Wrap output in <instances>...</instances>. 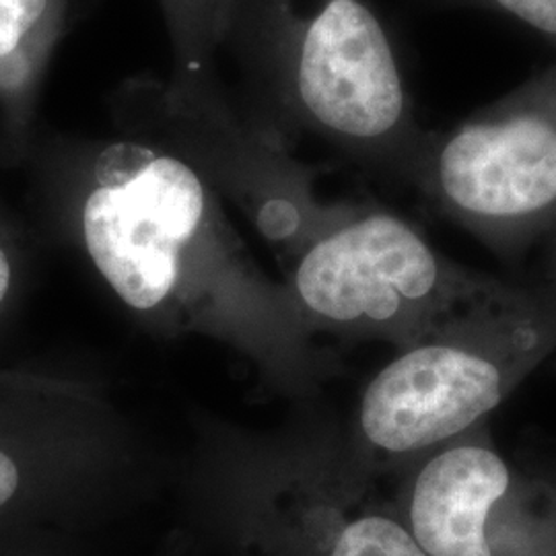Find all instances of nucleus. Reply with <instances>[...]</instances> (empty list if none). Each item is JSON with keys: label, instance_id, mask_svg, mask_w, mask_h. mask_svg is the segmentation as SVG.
Returning <instances> with one entry per match:
<instances>
[{"label": "nucleus", "instance_id": "11", "mask_svg": "<svg viewBox=\"0 0 556 556\" xmlns=\"http://www.w3.org/2000/svg\"><path fill=\"white\" fill-rule=\"evenodd\" d=\"M179 2H181V0H172L174 15H178ZM211 4H213L215 17H217L220 25H227V23L231 21V15H233V4H236V0H211Z\"/></svg>", "mask_w": 556, "mask_h": 556}, {"label": "nucleus", "instance_id": "2", "mask_svg": "<svg viewBox=\"0 0 556 556\" xmlns=\"http://www.w3.org/2000/svg\"><path fill=\"white\" fill-rule=\"evenodd\" d=\"M556 353V291L516 299L406 346L361 402L358 427L383 456L417 462L484 425Z\"/></svg>", "mask_w": 556, "mask_h": 556}, {"label": "nucleus", "instance_id": "9", "mask_svg": "<svg viewBox=\"0 0 556 556\" xmlns=\"http://www.w3.org/2000/svg\"><path fill=\"white\" fill-rule=\"evenodd\" d=\"M439 2L497 11L556 41V0H439Z\"/></svg>", "mask_w": 556, "mask_h": 556}, {"label": "nucleus", "instance_id": "7", "mask_svg": "<svg viewBox=\"0 0 556 556\" xmlns=\"http://www.w3.org/2000/svg\"><path fill=\"white\" fill-rule=\"evenodd\" d=\"M326 556H429L394 517L361 511L334 523Z\"/></svg>", "mask_w": 556, "mask_h": 556}, {"label": "nucleus", "instance_id": "5", "mask_svg": "<svg viewBox=\"0 0 556 556\" xmlns=\"http://www.w3.org/2000/svg\"><path fill=\"white\" fill-rule=\"evenodd\" d=\"M408 530L429 556H556V486L521 472L484 425L415 462Z\"/></svg>", "mask_w": 556, "mask_h": 556}, {"label": "nucleus", "instance_id": "6", "mask_svg": "<svg viewBox=\"0 0 556 556\" xmlns=\"http://www.w3.org/2000/svg\"><path fill=\"white\" fill-rule=\"evenodd\" d=\"M108 174L83 204V238L118 298L147 312L172 293L181 250L204 219L206 192L188 163L142 147L132 172L119 176L108 161Z\"/></svg>", "mask_w": 556, "mask_h": 556}, {"label": "nucleus", "instance_id": "12", "mask_svg": "<svg viewBox=\"0 0 556 556\" xmlns=\"http://www.w3.org/2000/svg\"><path fill=\"white\" fill-rule=\"evenodd\" d=\"M548 233H553V243H551L553 248H551V266H548V273H551V278H553V291H556V223Z\"/></svg>", "mask_w": 556, "mask_h": 556}, {"label": "nucleus", "instance_id": "1", "mask_svg": "<svg viewBox=\"0 0 556 556\" xmlns=\"http://www.w3.org/2000/svg\"><path fill=\"white\" fill-rule=\"evenodd\" d=\"M260 59L280 118L418 179L431 147L371 0H260Z\"/></svg>", "mask_w": 556, "mask_h": 556}, {"label": "nucleus", "instance_id": "10", "mask_svg": "<svg viewBox=\"0 0 556 556\" xmlns=\"http://www.w3.org/2000/svg\"><path fill=\"white\" fill-rule=\"evenodd\" d=\"M13 282H15L13 260L9 256V252L0 245V309L7 305V301L11 298Z\"/></svg>", "mask_w": 556, "mask_h": 556}, {"label": "nucleus", "instance_id": "8", "mask_svg": "<svg viewBox=\"0 0 556 556\" xmlns=\"http://www.w3.org/2000/svg\"><path fill=\"white\" fill-rule=\"evenodd\" d=\"M50 7L52 0H0V66L20 54Z\"/></svg>", "mask_w": 556, "mask_h": 556}, {"label": "nucleus", "instance_id": "3", "mask_svg": "<svg viewBox=\"0 0 556 556\" xmlns=\"http://www.w3.org/2000/svg\"><path fill=\"white\" fill-rule=\"evenodd\" d=\"M295 289L321 321L383 332L404 349L523 291L450 262L388 213L349 220L319 238L299 262Z\"/></svg>", "mask_w": 556, "mask_h": 556}, {"label": "nucleus", "instance_id": "4", "mask_svg": "<svg viewBox=\"0 0 556 556\" xmlns=\"http://www.w3.org/2000/svg\"><path fill=\"white\" fill-rule=\"evenodd\" d=\"M418 179L439 208L498 248L556 223V66L431 139Z\"/></svg>", "mask_w": 556, "mask_h": 556}]
</instances>
